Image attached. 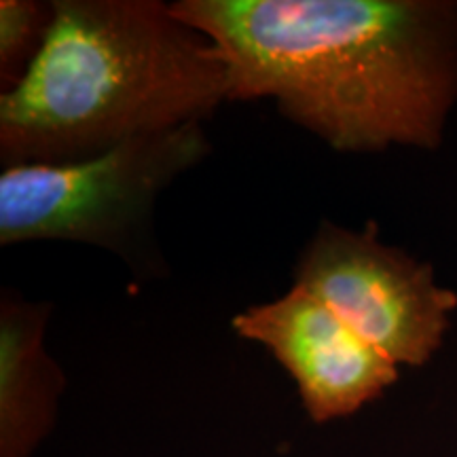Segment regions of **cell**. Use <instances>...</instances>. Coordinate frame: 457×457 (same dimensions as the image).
<instances>
[{"label":"cell","mask_w":457,"mask_h":457,"mask_svg":"<svg viewBox=\"0 0 457 457\" xmlns=\"http://www.w3.org/2000/svg\"><path fill=\"white\" fill-rule=\"evenodd\" d=\"M227 66L228 102L273 100L341 153L436 148L457 98L451 0H179Z\"/></svg>","instance_id":"obj_1"},{"label":"cell","mask_w":457,"mask_h":457,"mask_svg":"<svg viewBox=\"0 0 457 457\" xmlns=\"http://www.w3.org/2000/svg\"><path fill=\"white\" fill-rule=\"evenodd\" d=\"M54 3L0 0V85L3 94L26 77L47 38Z\"/></svg>","instance_id":"obj_7"},{"label":"cell","mask_w":457,"mask_h":457,"mask_svg":"<svg viewBox=\"0 0 457 457\" xmlns=\"http://www.w3.org/2000/svg\"><path fill=\"white\" fill-rule=\"evenodd\" d=\"M51 305L4 290L0 299V451L28 457L54 417L62 373L45 347Z\"/></svg>","instance_id":"obj_6"},{"label":"cell","mask_w":457,"mask_h":457,"mask_svg":"<svg viewBox=\"0 0 457 457\" xmlns=\"http://www.w3.org/2000/svg\"><path fill=\"white\" fill-rule=\"evenodd\" d=\"M228 102L220 51L159 0H54L30 71L0 96V163H66L204 123Z\"/></svg>","instance_id":"obj_2"},{"label":"cell","mask_w":457,"mask_h":457,"mask_svg":"<svg viewBox=\"0 0 457 457\" xmlns=\"http://www.w3.org/2000/svg\"><path fill=\"white\" fill-rule=\"evenodd\" d=\"M208 153L202 123H188L81 162L9 165L0 174V244L77 242L145 267L159 195Z\"/></svg>","instance_id":"obj_3"},{"label":"cell","mask_w":457,"mask_h":457,"mask_svg":"<svg viewBox=\"0 0 457 457\" xmlns=\"http://www.w3.org/2000/svg\"><path fill=\"white\" fill-rule=\"evenodd\" d=\"M231 327L267 347L293 375L313 421L352 415L398 379L396 364L299 284L237 313Z\"/></svg>","instance_id":"obj_5"},{"label":"cell","mask_w":457,"mask_h":457,"mask_svg":"<svg viewBox=\"0 0 457 457\" xmlns=\"http://www.w3.org/2000/svg\"><path fill=\"white\" fill-rule=\"evenodd\" d=\"M303 286L377 352L404 367H421L441 347L457 307L453 290L434 270L379 239V228L322 222L295 267Z\"/></svg>","instance_id":"obj_4"}]
</instances>
